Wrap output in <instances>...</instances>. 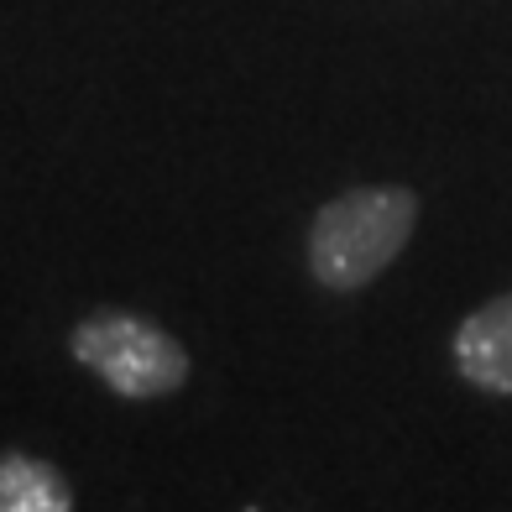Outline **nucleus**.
I'll return each mask as SVG.
<instances>
[{"label": "nucleus", "mask_w": 512, "mask_h": 512, "mask_svg": "<svg viewBox=\"0 0 512 512\" xmlns=\"http://www.w3.org/2000/svg\"><path fill=\"white\" fill-rule=\"evenodd\" d=\"M68 345H74L79 366H89L110 392L136 398V403L168 398V392L189 382V351L162 324L126 314V309H100V314L79 319Z\"/></svg>", "instance_id": "obj_2"}, {"label": "nucleus", "mask_w": 512, "mask_h": 512, "mask_svg": "<svg viewBox=\"0 0 512 512\" xmlns=\"http://www.w3.org/2000/svg\"><path fill=\"white\" fill-rule=\"evenodd\" d=\"M418 225V194L403 183H371L319 204L309 225V272L330 293H361L398 262Z\"/></svg>", "instance_id": "obj_1"}, {"label": "nucleus", "mask_w": 512, "mask_h": 512, "mask_svg": "<svg viewBox=\"0 0 512 512\" xmlns=\"http://www.w3.org/2000/svg\"><path fill=\"white\" fill-rule=\"evenodd\" d=\"M0 512H74V486L37 455H0Z\"/></svg>", "instance_id": "obj_4"}, {"label": "nucleus", "mask_w": 512, "mask_h": 512, "mask_svg": "<svg viewBox=\"0 0 512 512\" xmlns=\"http://www.w3.org/2000/svg\"><path fill=\"white\" fill-rule=\"evenodd\" d=\"M450 356H455V371L476 392L512 398V293H497L492 304H481L476 314L460 319Z\"/></svg>", "instance_id": "obj_3"}]
</instances>
